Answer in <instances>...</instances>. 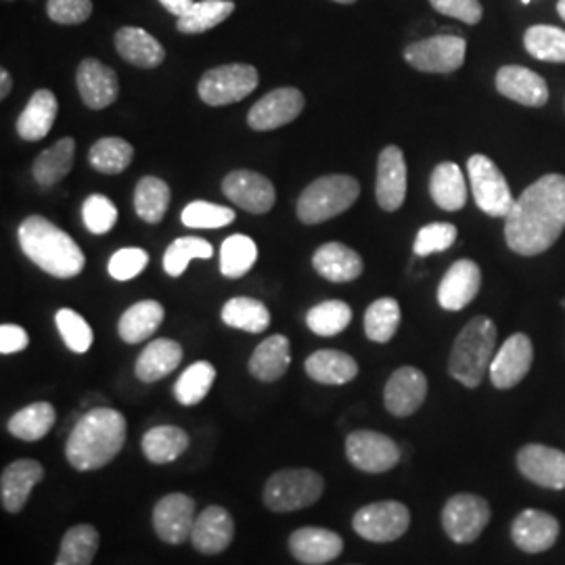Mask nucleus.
Here are the masks:
<instances>
[{
    "mask_svg": "<svg viewBox=\"0 0 565 565\" xmlns=\"http://www.w3.org/2000/svg\"><path fill=\"white\" fill-rule=\"evenodd\" d=\"M361 195V184L350 174H329L310 182L300 195L296 212L303 224H321L350 210Z\"/></svg>",
    "mask_w": 565,
    "mask_h": 565,
    "instance_id": "39448f33",
    "label": "nucleus"
},
{
    "mask_svg": "<svg viewBox=\"0 0 565 565\" xmlns=\"http://www.w3.org/2000/svg\"><path fill=\"white\" fill-rule=\"evenodd\" d=\"M214 247L212 243L202 237H181L170 243L163 254V270L168 277H181L191 260H205L212 258Z\"/></svg>",
    "mask_w": 565,
    "mask_h": 565,
    "instance_id": "09e8293b",
    "label": "nucleus"
},
{
    "mask_svg": "<svg viewBox=\"0 0 565 565\" xmlns=\"http://www.w3.org/2000/svg\"><path fill=\"white\" fill-rule=\"evenodd\" d=\"M471 193L478 207L494 218H507L513 207V195L499 166L486 156H471L467 162Z\"/></svg>",
    "mask_w": 565,
    "mask_h": 565,
    "instance_id": "6e6552de",
    "label": "nucleus"
},
{
    "mask_svg": "<svg viewBox=\"0 0 565 565\" xmlns=\"http://www.w3.org/2000/svg\"><path fill=\"white\" fill-rule=\"evenodd\" d=\"M490 522V505L478 494H455L443 509V527L450 541L469 545Z\"/></svg>",
    "mask_w": 565,
    "mask_h": 565,
    "instance_id": "f8f14e48",
    "label": "nucleus"
},
{
    "mask_svg": "<svg viewBox=\"0 0 565 565\" xmlns=\"http://www.w3.org/2000/svg\"><path fill=\"white\" fill-rule=\"evenodd\" d=\"M172 191L158 177H142L135 189V212L147 224H160L170 207Z\"/></svg>",
    "mask_w": 565,
    "mask_h": 565,
    "instance_id": "ea45409f",
    "label": "nucleus"
},
{
    "mask_svg": "<svg viewBox=\"0 0 565 565\" xmlns=\"http://www.w3.org/2000/svg\"><path fill=\"white\" fill-rule=\"evenodd\" d=\"M55 324L60 329L61 340L72 352L86 354L90 350V345L95 342V333L81 312L72 308H61L55 315Z\"/></svg>",
    "mask_w": 565,
    "mask_h": 565,
    "instance_id": "8fccbe9b",
    "label": "nucleus"
},
{
    "mask_svg": "<svg viewBox=\"0 0 565 565\" xmlns=\"http://www.w3.org/2000/svg\"><path fill=\"white\" fill-rule=\"evenodd\" d=\"M559 522L539 509H525L511 525V539L525 553H543L557 543Z\"/></svg>",
    "mask_w": 565,
    "mask_h": 565,
    "instance_id": "393cba45",
    "label": "nucleus"
},
{
    "mask_svg": "<svg viewBox=\"0 0 565 565\" xmlns=\"http://www.w3.org/2000/svg\"><path fill=\"white\" fill-rule=\"evenodd\" d=\"M306 375L323 385L350 384L359 375V363L340 350H317L312 352L306 363Z\"/></svg>",
    "mask_w": 565,
    "mask_h": 565,
    "instance_id": "2f4dec72",
    "label": "nucleus"
},
{
    "mask_svg": "<svg viewBox=\"0 0 565 565\" xmlns=\"http://www.w3.org/2000/svg\"><path fill=\"white\" fill-rule=\"evenodd\" d=\"M195 520V501L184 492H170L153 507V530L166 545L186 543Z\"/></svg>",
    "mask_w": 565,
    "mask_h": 565,
    "instance_id": "ddd939ff",
    "label": "nucleus"
},
{
    "mask_svg": "<svg viewBox=\"0 0 565 565\" xmlns=\"http://www.w3.org/2000/svg\"><path fill=\"white\" fill-rule=\"evenodd\" d=\"M497 324L488 317H476L465 324L452 343L448 356V373L465 387H478L494 359Z\"/></svg>",
    "mask_w": 565,
    "mask_h": 565,
    "instance_id": "20e7f679",
    "label": "nucleus"
},
{
    "mask_svg": "<svg viewBox=\"0 0 565 565\" xmlns=\"http://www.w3.org/2000/svg\"><path fill=\"white\" fill-rule=\"evenodd\" d=\"M323 476L308 467L281 469L268 478L264 486L263 501L275 513L302 511L319 503L323 497Z\"/></svg>",
    "mask_w": 565,
    "mask_h": 565,
    "instance_id": "423d86ee",
    "label": "nucleus"
},
{
    "mask_svg": "<svg viewBox=\"0 0 565 565\" xmlns=\"http://www.w3.org/2000/svg\"><path fill=\"white\" fill-rule=\"evenodd\" d=\"M235 536V522L231 513L221 505H210L198 515L191 543L202 555H221Z\"/></svg>",
    "mask_w": 565,
    "mask_h": 565,
    "instance_id": "b1692460",
    "label": "nucleus"
},
{
    "mask_svg": "<svg viewBox=\"0 0 565 565\" xmlns=\"http://www.w3.org/2000/svg\"><path fill=\"white\" fill-rule=\"evenodd\" d=\"M163 306L156 300H142V302L132 303L118 321V333L121 342L142 343L149 340L163 323Z\"/></svg>",
    "mask_w": 565,
    "mask_h": 565,
    "instance_id": "72a5a7b5",
    "label": "nucleus"
},
{
    "mask_svg": "<svg viewBox=\"0 0 565 565\" xmlns=\"http://www.w3.org/2000/svg\"><path fill=\"white\" fill-rule=\"evenodd\" d=\"M74 158H76V141L72 137L61 139L46 151H42L41 156L34 160L32 166L34 181L42 186H55L72 172Z\"/></svg>",
    "mask_w": 565,
    "mask_h": 565,
    "instance_id": "e433bc0d",
    "label": "nucleus"
},
{
    "mask_svg": "<svg viewBox=\"0 0 565 565\" xmlns=\"http://www.w3.org/2000/svg\"><path fill=\"white\" fill-rule=\"evenodd\" d=\"M132 158H135L132 145L118 137L99 139L88 151V163L93 166V170L107 177L126 172V168L132 163Z\"/></svg>",
    "mask_w": 565,
    "mask_h": 565,
    "instance_id": "79ce46f5",
    "label": "nucleus"
},
{
    "mask_svg": "<svg viewBox=\"0 0 565 565\" xmlns=\"http://www.w3.org/2000/svg\"><path fill=\"white\" fill-rule=\"evenodd\" d=\"M534 348L525 333H515L494 354L490 364V382L499 390L515 387L530 373Z\"/></svg>",
    "mask_w": 565,
    "mask_h": 565,
    "instance_id": "6ab92c4d",
    "label": "nucleus"
},
{
    "mask_svg": "<svg viewBox=\"0 0 565 565\" xmlns=\"http://www.w3.org/2000/svg\"><path fill=\"white\" fill-rule=\"evenodd\" d=\"M163 9L177 18H181L182 13H186L193 7V0H160Z\"/></svg>",
    "mask_w": 565,
    "mask_h": 565,
    "instance_id": "bf43d9fd",
    "label": "nucleus"
},
{
    "mask_svg": "<svg viewBox=\"0 0 565 565\" xmlns=\"http://www.w3.org/2000/svg\"><path fill=\"white\" fill-rule=\"evenodd\" d=\"M352 323V308L342 300H327L308 310L306 324L315 335L333 338L340 335Z\"/></svg>",
    "mask_w": 565,
    "mask_h": 565,
    "instance_id": "a18cd8bd",
    "label": "nucleus"
},
{
    "mask_svg": "<svg viewBox=\"0 0 565 565\" xmlns=\"http://www.w3.org/2000/svg\"><path fill=\"white\" fill-rule=\"evenodd\" d=\"M557 13H559V18L565 21V0L557 2Z\"/></svg>",
    "mask_w": 565,
    "mask_h": 565,
    "instance_id": "680f3d73",
    "label": "nucleus"
},
{
    "mask_svg": "<svg viewBox=\"0 0 565 565\" xmlns=\"http://www.w3.org/2000/svg\"><path fill=\"white\" fill-rule=\"evenodd\" d=\"M429 193L434 203L445 212L463 210L467 203V184L457 163H438L429 179Z\"/></svg>",
    "mask_w": 565,
    "mask_h": 565,
    "instance_id": "c9c22d12",
    "label": "nucleus"
},
{
    "mask_svg": "<svg viewBox=\"0 0 565 565\" xmlns=\"http://www.w3.org/2000/svg\"><path fill=\"white\" fill-rule=\"evenodd\" d=\"M191 445L189 434L179 425H158L142 436L141 448L145 459L153 465L174 463Z\"/></svg>",
    "mask_w": 565,
    "mask_h": 565,
    "instance_id": "473e14b6",
    "label": "nucleus"
},
{
    "mask_svg": "<svg viewBox=\"0 0 565 565\" xmlns=\"http://www.w3.org/2000/svg\"><path fill=\"white\" fill-rule=\"evenodd\" d=\"M128 424L120 411L97 406L82 415L65 443V459L76 471H97L121 452Z\"/></svg>",
    "mask_w": 565,
    "mask_h": 565,
    "instance_id": "f03ea898",
    "label": "nucleus"
},
{
    "mask_svg": "<svg viewBox=\"0 0 565 565\" xmlns=\"http://www.w3.org/2000/svg\"><path fill=\"white\" fill-rule=\"evenodd\" d=\"M28 343H30V335L20 324L4 323L0 327V352L4 356L23 352Z\"/></svg>",
    "mask_w": 565,
    "mask_h": 565,
    "instance_id": "13d9d810",
    "label": "nucleus"
},
{
    "mask_svg": "<svg viewBox=\"0 0 565 565\" xmlns=\"http://www.w3.org/2000/svg\"><path fill=\"white\" fill-rule=\"evenodd\" d=\"M116 51L121 60L141 70L160 67L166 60L162 42L137 25H124L116 32Z\"/></svg>",
    "mask_w": 565,
    "mask_h": 565,
    "instance_id": "bb28decb",
    "label": "nucleus"
},
{
    "mask_svg": "<svg viewBox=\"0 0 565 565\" xmlns=\"http://www.w3.org/2000/svg\"><path fill=\"white\" fill-rule=\"evenodd\" d=\"M214 382H216L214 364L207 363V361H198L182 371L179 382L174 384V398L182 406H195L210 394Z\"/></svg>",
    "mask_w": 565,
    "mask_h": 565,
    "instance_id": "c03bdc74",
    "label": "nucleus"
},
{
    "mask_svg": "<svg viewBox=\"0 0 565 565\" xmlns=\"http://www.w3.org/2000/svg\"><path fill=\"white\" fill-rule=\"evenodd\" d=\"M315 270L331 282H350L363 275L364 264L359 252L340 242L324 243L312 256Z\"/></svg>",
    "mask_w": 565,
    "mask_h": 565,
    "instance_id": "cd10ccee",
    "label": "nucleus"
},
{
    "mask_svg": "<svg viewBox=\"0 0 565 565\" xmlns=\"http://www.w3.org/2000/svg\"><path fill=\"white\" fill-rule=\"evenodd\" d=\"M375 198L385 212H396L406 200V162L401 147L387 145L377 160Z\"/></svg>",
    "mask_w": 565,
    "mask_h": 565,
    "instance_id": "4be33fe9",
    "label": "nucleus"
},
{
    "mask_svg": "<svg viewBox=\"0 0 565 565\" xmlns=\"http://www.w3.org/2000/svg\"><path fill=\"white\" fill-rule=\"evenodd\" d=\"M46 15L60 25H78L93 15V0H46Z\"/></svg>",
    "mask_w": 565,
    "mask_h": 565,
    "instance_id": "6e6d98bb",
    "label": "nucleus"
},
{
    "mask_svg": "<svg viewBox=\"0 0 565 565\" xmlns=\"http://www.w3.org/2000/svg\"><path fill=\"white\" fill-rule=\"evenodd\" d=\"M182 363V345L174 340L160 338L147 343L142 348L137 364H135V375L142 384H156L170 373H174Z\"/></svg>",
    "mask_w": 565,
    "mask_h": 565,
    "instance_id": "c85d7f7f",
    "label": "nucleus"
},
{
    "mask_svg": "<svg viewBox=\"0 0 565 565\" xmlns=\"http://www.w3.org/2000/svg\"><path fill=\"white\" fill-rule=\"evenodd\" d=\"M467 42L459 36H431L404 49V61L427 74H452L463 67Z\"/></svg>",
    "mask_w": 565,
    "mask_h": 565,
    "instance_id": "9b49d317",
    "label": "nucleus"
},
{
    "mask_svg": "<svg viewBox=\"0 0 565 565\" xmlns=\"http://www.w3.org/2000/svg\"><path fill=\"white\" fill-rule=\"evenodd\" d=\"M427 398V377L417 366H401L392 373L384 390V404L394 417L415 415Z\"/></svg>",
    "mask_w": 565,
    "mask_h": 565,
    "instance_id": "a211bd4d",
    "label": "nucleus"
},
{
    "mask_svg": "<svg viewBox=\"0 0 565 565\" xmlns=\"http://www.w3.org/2000/svg\"><path fill=\"white\" fill-rule=\"evenodd\" d=\"M401 327V303L394 298H380L364 312V333L371 342L387 343Z\"/></svg>",
    "mask_w": 565,
    "mask_h": 565,
    "instance_id": "37998d69",
    "label": "nucleus"
},
{
    "mask_svg": "<svg viewBox=\"0 0 565 565\" xmlns=\"http://www.w3.org/2000/svg\"><path fill=\"white\" fill-rule=\"evenodd\" d=\"M289 364H291V343L285 335L277 333L256 345L247 369L254 380L263 384H273L281 380Z\"/></svg>",
    "mask_w": 565,
    "mask_h": 565,
    "instance_id": "7c9ffc66",
    "label": "nucleus"
},
{
    "mask_svg": "<svg viewBox=\"0 0 565 565\" xmlns=\"http://www.w3.org/2000/svg\"><path fill=\"white\" fill-rule=\"evenodd\" d=\"M76 86L82 103L95 111L107 109L109 105L118 102L120 95V81L116 70L95 57L82 60L76 72Z\"/></svg>",
    "mask_w": 565,
    "mask_h": 565,
    "instance_id": "dca6fc26",
    "label": "nucleus"
},
{
    "mask_svg": "<svg viewBox=\"0 0 565 565\" xmlns=\"http://www.w3.org/2000/svg\"><path fill=\"white\" fill-rule=\"evenodd\" d=\"M258 260V247L247 235H231L221 247V273L226 279H239L247 275Z\"/></svg>",
    "mask_w": 565,
    "mask_h": 565,
    "instance_id": "49530a36",
    "label": "nucleus"
},
{
    "mask_svg": "<svg viewBox=\"0 0 565 565\" xmlns=\"http://www.w3.org/2000/svg\"><path fill=\"white\" fill-rule=\"evenodd\" d=\"M149 264V254L141 247H121L107 264L109 277L116 281H132Z\"/></svg>",
    "mask_w": 565,
    "mask_h": 565,
    "instance_id": "5fc2aeb1",
    "label": "nucleus"
},
{
    "mask_svg": "<svg viewBox=\"0 0 565 565\" xmlns=\"http://www.w3.org/2000/svg\"><path fill=\"white\" fill-rule=\"evenodd\" d=\"M525 51L539 61L565 63V30L555 25H532L524 34Z\"/></svg>",
    "mask_w": 565,
    "mask_h": 565,
    "instance_id": "de8ad7c7",
    "label": "nucleus"
},
{
    "mask_svg": "<svg viewBox=\"0 0 565 565\" xmlns=\"http://www.w3.org/2000/svg\"><path fill=\"white\" fill-rule=\"evenodd\" d=\"M345 457L364 473H385L401 463V448L382 431L359 429L345 438Z\"/></svg>",
    "mask_w": 565,
    "mask_h": 565,
    "instance_id": "9d476101",
    "label": "nucleus"
},
{
    "mask_svg": "<svg viewBox=\"0 0 565 565\" xmlns=\"http://www.w3.org/2000/svg\"><path fill=\"white\" fill-rule=\"evenodd\" d=\"M429 4L446 18L476 25L484 18V7L480 0H429Z\"/></svg>",
    "mask_w": 565,
    "mask_h": 565,
    "instance_id": "4d7b16f0",
    "label": "nucleus"
},
{
    "mask_svg": "<svg viewBox=\"0 0 565 565\" xmlns=\"http://www.w3.org/2000/svg\"><path fill=\"white\" fill-rule=\"evenodd\" d=\"M518 467L525 480L534 484L564 490L565 488V452L553 446L525 445L518 452Z\"/></svg>",
    "mask_w": 565,
    "mask_h": 565,
    "instance_id": "aec40b11",
    "label": "nucleus"
},
{
    "mask_svg": "<svg viewBox=\"0 0 565 565\" xmlns=\"http://www.w3.org/2000/svg\"><path fill=\"white\" fill-rule=\"evenodd\" d=\"M289 553L302 565H324L335 562L343 551V539L329 530L317 525H303L291 532Z\"/></svg>",
    "mask_w": 565,
    "mask_h": 565,
    "instance_id": "f3484780",
    "label": "nucleus"
},
{
    "mask_svg": "<svg viewBox=\"0 0 565 565\" xmlns=\"http://www.w3.org/2000/svg\"><path fill=\"white\" fill-rule=\"evenodd\" d=\"M57 114H60V103L55 93L49 88L36 90L18 118V135L23 141H42L51 132L53 124L57 120Z\"/></svg>",
    "mask_w": 565,
    "mask_h": 565,
    "instance_id": "c756f323",
    "label": "nucleus"
},
{
    "mask_svg": "<svg viewBox=\"0 0 565 565\" xmlns=\"http://www.w3.org/2000/svg\"><path fill=\"white\" fill-rule=\"evenodd\" d=\"M82 221L93 235H105L118 223V207L109 198L93 193L82 203Z\"/></svg>",
    "mask_w": 565,
    "mask_h": 565,
    "instance_id": "603ef678",
    "label": "nucleus"
},
{
    "mask_svg": "<svg viewBox=\"0 0 565 565\" xmlns=\"http://www.w3.org/2000/svg\"><path fill=\"white\" fill-rule=\"evenodd\" d=\"M302 90L294 86H282L266 93L260 102L256 103L247 114V126L256 132L277 130L296 120L303 111Z\"/></svg>",
    "mask_w": 565,
    "mask_h": 565,
    "instance_id": "4468645a",
    "label": "nucleus"
},
{
    "mask_svg": "<svg viewBox=\"0 0 565 565\" xmlns=\"http://www.w3.org/2000/svg\"><path fill=\"white\" fill-rule=\"evenodd\" d=\"M333 2H340V4H354L356 0H333Z\"/></svg>",
    "mask_w": 565,
    "mask_h": 565,
    "instance_id": "e2e57ef3",
    "label": "nucleus"
},
{
    "mask_svg": "<svg viewBox=\"0 0 565 565\" xmlns=\"http://www.w3.org/2000/svg\"><path fill=\"white\" fill-rule=\"evenodd\" d=\"M181 221L189 228H223L235 221V210L218 203L193 202L182 210Z\"/></svg>",
    "mask_w": 565,
    "mask_h": 565,
    "instance_id": "3c124183",
    "label": "nucleus"
},
{
    "mask_svg": "<svg viewBox=\"0 0 565 565\" xmlns=\"http://www.w3.org/2000/svg\"><path fill=\"white\" fill-rule=\"evenodd\" d=\"M18 237L21 252L55 279H74L86 266L81 245L44 216H28Z\"/></svg>",
    "mask_w": 565,
    "mask_h": 565,
    "instance_id": "7ed1b4c3",
    "label": "nucleus"
},
{
    "mask_svg": "<svg viewBox=\"0 0 565 565\" xmlns=\"http://www.w3.org/2000/svg\"><path fill=\"white\" fill-rule=\"evenodd\" d=\"M233 11H235V2H231V0L193 2V7L186 13L177 18V30L181 34H203L228 20L233 15Z\"/></svg>",
    "mask_w": 565,
    "mask_h": 565,
    "instance_id": "a19ab883",
    "label": "nucleus"
},
{
    "mask_svg": "<svg viewBox=\"0 0 565 565\" xmlns=\"http://www.w3.org/2000/svg\"><path fill=\"white\" fill-rule=\"evenodd\" d=\"M221 319L226 327L239 329L245 333H263L270 324V310L256 298L237 296L224 303Z\"/></svg>",
    "mask_w": 565,
    "mask_h": 565,
    "instance_id": "58836bf2",
    "label": "nucleus"
},
{
    "mask_svg": "<svg viewBox=\"0 0 565 565\" xmlns=\"http://www.w3.org/2000/svg\"><path fill=\"white\" fill-rule=\"evenodd\" d=\"M99 530L95 525H72L61 539L55 565H93L99 551Z\"/></svg>",
    "mask_w": 565,
    "mask_h": 565,
    "instance_id": "4c0bfd02",
    "label": "nucleus"
},
{
    "mask_svg": "<svg viewBox=\"0 0 565 565\" xmlns=\"http://www.w3.org/2000/svg\"><path fill=\"white\" fill-rule=\"evenodd\" d=\"M457 226L450 223L425 224L424 228L417 233L413 252L415 256L425 258L438 252H446L452 243L457 242Z\"/></svg>",
    "mask_w": 565,
    "mask_h": 565,
    "instance_id": "864d4df0",
    "label": "nucleus"
},
{
    "mask_svg": "<svg viewBox=\"0 0 565 565\" xmlns=\"http://www.w3.org/2000/svg\"><path fill=\"white\" fill-rule=\"evenodd\" d=\"M223 193L249 214H268L277 202L275 184L252 170H233L224 177Z\"/></svg>",
    "mask_w": 565,
    "mask_h": 565,
    "instance_id": "2eb2a0df",
    "label": "nucleus"
},
{
    "mask_svg": "<svg viewBox=\"0 0 565 565\" xmlns=\"http://www.w3.org/2000/svg\"><path fill=\"white\" fill-rule=\"evenodd\" d=\"M522 2H524V4H527V2H530V0H522Z\"/></svg>",
    "mask_w": 565,
    "mask_h": 565,
    "instance_id": "0e129e2a",
    "label": "nucleus"
},
{
    "mask_svg": "<svg viewBox=\"0 0 565 565\" xmlns=\"http://www.w3.org/2000/svg\"><path fill=\"white\" fill-rule=\"evenodd\" d=\"M260 84V74L254 65L228 63L207 70L198 84L200 99L210 107L233 105L249 97Z\"/></svg>",
    "mask_w": 565,
    "mask_h": 565,
    "instance_id": "0eeeda50",
    "label": "nucleus"
},
{
    "mask_svg": "<svg viewBox=\"0 0 565 565\" xmlns=\"http://www.w3.org/2000/svg\"><path fill=\"white\" fill-rule=\"evenodd\" d=\"M11 86H13L11 74H9L7 70H0V99H7V97H9Z\"/></svg>",
    "mask_w": 565,
    "mask_h": 565,
    "instance_id": "052dcab7",
    "label": "nucleus"
},
{
    "mask_svg": "<svg viewBox=\"0 0 565 565\" xmlns=\"http://www.w3.org/2000/svg\"><path fill=\"white\" fill-rule=\"evenodd\" d=\"M44 480V467L36 459H18L7 465L0 476V503L7 513H20L30 494Z\"/></svg>",
    "mask_w": 565,
    "mask_h": 565,
    "instance_id": "412c9836",
    "label": "nucleus"
},
{
    "mask_svg": "<svg viewBox=\"0 0 565 565\" xmlns=\"http://www.w3.org/2000/svg\"><path fill=\"white\" fill-rule=\"evenodd\" d=\"M57 424V411L51 403H32L20 408L9 422L7 429L13 438L23 443H39Z\"/></svg>",
    "mask_w": 565,
    "mask_h": 565,
    "instance_id": "f704fd0d",
    "label": "nucleus"
},
{
    "mask_svg": "<svg viewBox=\"0 0 565 565\" xmlns=\"http://www.w3.org/2000/svg\"><path fill=\"white\" fill-rule=\"evenodd\" d=\"M411 525V511L398 501H380L354 513L352 527L369 543H394L403 539Z\"/></svg>",
    "mask_w": 565,
    "mask_h": 565,
    "instance_id": "1a4fd4ad",
    "label": "nucleus"
},
{
    "mask_svg": "<svg viewBox=\"0 0 565 565\" xmlns=\"http://www.w3.org/2000/svg\"><path fill=\"white\" fill-rule=\"evenodd\" d=\"M497 90L525 107H543L548 102V86L545 78L522 65H505L497 74Z\"/></svg>",
    "mask_w": 565,
    "mask_h": 565,
    "instance_id": "a878e982",
    "label": "nucleus"
},
{
    "mask_svg": "<svg viewBox=\"0 0 565 565\" xmlns=\"http://www.w3.org/2000/svg\"><path fill=\"white\" fill-rule=\"evenodd\" d=\"M482 287V270L473 260H457L446 270L440 287H438V303L450 310H463L465 306L476 300Z\"/></svg>",
    "mask_w": 565,
    "mask_h": 565,
    "instance_id": "5701e85b",
    "label": "nucleus"
},
{
    "mask_svg": "<svg viewBox=\"0 0 565 565\" xmlns=\"http://www.w3.org/2000/svg\"><path fill=\"white\" fill-rule=\"evenodd\" d=\"M565 228V177L546 174L515 200L505 218V239L520 256H539Z\"/></svg>",
    "mask_w": 565,
    "mask_h": 565,
    "instance_id": "f257e3e1",
    "label": "nucleus"
}]
</instances>
